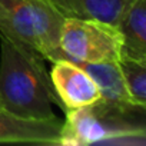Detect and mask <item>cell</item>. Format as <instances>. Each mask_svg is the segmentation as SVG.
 Masks as SVG:
<instances>
[{"instance_id": "cell-2", "label": "cell", "mask_w": 146, "mask_h": 146, "mask_svg": "<svg viewBox=\"0 0 146 146\" xmlns=\"http://www.w3.org/2000/svg\"><path fill=\"white\" fill-rule=\"evenodd\" d=\"M64 17L49 0H0V33L43 59H62L60 30Z\"/></svg>"}, {"instance_id": "cell-6", "label": "cell", "mask_w": 146, "mask_h": 146, "mask_svg": "<svg viewBox=\"0 0 146 146\" xmlns=\"http://www.w3.org/2000/svg\"><path fill=\"white\" fill-rule=\"evenodd\" d=\"M62 13L73 19L99 20L116 26L133 0H49Z\"/></svg>"}, {"instance_id": "cell-5", "label": "cell", "mask_w": 146, "mask_h": 146, "mask_svg": "<svg viewBox=\"0 0 146 146\" xmlns=\"http://www.w3.org/2000/svg\"><path fill=\"white\" fill-rule=\"evenodd\" d=\"M62 122L53 119H30L0 109V143L59 145Z\"/></svg>"}, {"instance_id": "cell-9", "label": "cell", "mask_w": 146, "mask_h": 146, "mask_svg": "<svg viewBox=\"0 0 146 146\" xmlns=\"http://www.w3.org/2000/svg\"><path fill=\"white\" fill-rule=\"evenodd\" d=\"M117 67L132 102L146 108V60L120 54Z\"/></svg>"}, {"instance_id": "cell-1", "label": "cell", "mask_w": 146, "mask_h": 146, "mask_svg": "<svg viewBox=\"0 0 146 146\" xmlns=\"http://www.w3.org/2000/svg\"><path fill=\"white\" fill-rule=\"evenodd\" d=\"M43 57L0 33V109L30 119H53V90Z\"/></svg>"}, {"instance_id": "cell-8", "label": "cell", "mask_w": 146, "mask_h": 146, "mask_svg": "<svg viewBox=\"0 0 146 146\" xmlns=\"http://www.w3.org/2000/svg\"><path fill=\"white\" fill-rule=\"evenodd\" d=\"M93 80L98 83L102 92V102L109 105H135L125 88L123 79L120 76V70L117 67V62L109 63H80ZM137 106V105H136Z\"/></svg>"}, {"instance_id": "cell-7", "label": "cell", "mask_w": 146, "mask_h": 146, "mask_svg": "<svg viewBox=\"0 0 146 146\" xmlns=\"http://www.w3.org/2000/svg\"><path fill=\"white\" fill-rule=\"evenodd\" d=\"M116 27L122 36V54L146 60V0H133Z\"/></svg>"}, {"instance_id": "cell-4", "label": "cell", "mask_w": 146, "mask_h": 146, "mask_svg": "<svg viewBox=\"0 0 146 146\" xmlns=\"http://www.w3.org/2000/svg\"><path fill=\"white\" fill-rule=\"evenodd\" d=\"M49 78L63 110L90 106L102 100L98 83L76 62L67 59L53 60Z\"/></svg>"}, {"instance_id": "cell-3", "label": "cell", "mask_w": 146, "mask_h": 146, "mask_svg": "<svg viewBox=\"0 0 146 146\" xmlns=\"http://www.w3.org/2000/svg\"><path fill=\"white\" fill-rule=\"evenodd\" d=\"M59 44L62 59L80 63H116L122 54L117 27L99 20L66 17Z\"/></svg>"}]
</instances>
